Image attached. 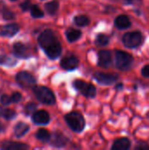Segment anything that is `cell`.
Here are the masks:
<instances>
[{
  "mask_svg": "<svg viewBox=\"0 0 149 150\" xmlns=\"http://www.w3.org/2000/svg\"><path fill=\"white\" fill-rule=\"evenodd\" d=\"M38 41L50 59H55L61 54V46L53 31L46 30L41 33L39 36Z\"/></svg>",
  "mask_w": 149,
  "mask_h": 150,
  "instance_id": "6da1fadb",
  "label": "cell"
},
{
  "mask_svg": "<svg viewBox=\"0 0 149 150\" xmlns=\"http://www.w3.org/2000/svg\"><path fill=\"white\" fill-rule=\"evenodd\" d=\"M65 120L68 127L75 132L80 133L83 130L85 126V121L83 117L76 112H70L65 116Z\"/></svg>",
  "mask_w": 149,
  "mask_h": 150,
  "instance_id": "7a4b0ae2",
  "label": "cell"
},
{
  "mask_svg": "<svg viewBox=\"0 0 149 150\" xmlns=\"http://www.w3.org/2000/svg\"><path fill=\"white\" fill-rule=\"evenodd\" d=\"M33 92L37 99L45 105H54L55 103V97L52 91L44 86H37L33 88Z\"/></svg>",
  "mask_w": 149,
  "mask_h": 150,
  "instance_id": "3957f363",
  "label": "cell"
},
{
  "mask_svg": "<svg viewBox=\"0 0 149 150\" xmlns=\"http://www.w3.org/2000/svg\"><path fill=\"white\" fill-rule=\"evenodd\" d=\"M133 63V58L130 54L124 51L116 52V65L121 70H126L131 68Z\"/></svg>",
  "mask_w": 149,
  "mask_h": 150,
  "instance_id": "277c9868",
  "label": "cell"
},
{
  "mask_svg": "<svg viewBox=\"0 0 149 150\" xmlns=\"http://www.w3.org/2000/svg\"><path fill=\"white\" fill-rule=\"evenodd\" d=\"M73 86L80 93H82L83 96L87 98H93L96 95L97 90L94 85L91 83L83 82L82 80H76L73 83Z\"/></svg>",
  "mask_w": 149,
  "mask_h": 150,
  "instance_id": "5b68a950",
  "label": "cell"
},
{
  "mask_svg": "<svg viewBox=\"0 0 149 150\" xmlns=\"http://www.w3.org/2000/svg\"><path fill=\"white\" fill-rule=\"evenodd\" d=\"M123 42L127 47H137L143 42V36L140 32L127 33L123 36Z\"/></svg>",
  "mask_w": 149,
  "mask_h": 150,
  "instance_id": "8992f818",
  "label": "cell"
},
{
  "mask_svg": "<svg viewBox=\"0 0 149 150\" xmlns=\"http://www.w3.org/2000/svg\"><path fill=\"white\" fill-rule=\"evenodd\" d=\"M17 82L22 88H30L36 83L35 77L28 72H19L17 75Z\"/></svg>",
  "mask_w": 149,
  "mask_h": 150,
  "instance_id": "52a82bcc",
  "label": "cell"
},
{
  "mask_svg": "<svg viewBox=\"0 0 149 150\" xmlns=\"http://www.w3.org/2000/svg\"><path fill=\"white\" fill-rule=\"evenodd\" d=\"M94 79L101 83V84H105V85H109L113 83L114 82H116L119 79V76L118 75H113V74H108V73H102V72H97L94 74L93 76Z\"/></svg>",
  "mask_w": 149,
  "mask_h": 150,
  "instance_id": "ba28073f",
  "label": "cell"
},
{
  "mask_svg": "<svg viewBox=\"0 0 149 150\" xmlns=\"http://www.w3.org/2000/svg\"><path fill=\"white\" fill-rule=\"evenodd\" d=\"M79 64V61L77 59V57L74 56V55H68L65 56L61 61V66L62 67V69H66V70H72L77 68Z\"/></svg>",
  "mask_w": 149,
  "mask_h": 150,
  "instance_id": "9c48e42d",
  "label": "cell"
},
{
  "mask_svg": "<svg viewBox=\"0 0 149 150\" xmlns=\"http://www.w3.org/2000/svg\"><path fill=\"white\" fill-rule=\"evenodd\" d=\"M112 53L108 50H101L98 53V65L103 68H108L112 64Z\"/></svg>",
  "mask_w": 149,
  "mask_h": 150,
  "instance_id": "30bf717a",
  "label": "cell"
},
{
  "mask_svg": "<svg viewBox=\"0 0 149 150\" xmlns=\"http://www.w3.org/2000/svg\"><path fill=\"white\" fill-rule=\"evenodd\" d=\"M32 121L37 125H45L49 122L50 117L46 111H38L32 114Z\"/></svg>",
  "mask_w": 149,
  "mask_h": 150,
  "instance_id": "8fae6325",
  "label": "cell"
},
{
  "mask_svg": "<svg viewBox=\"0 0 149 150\" xmlns=\"http://www.w3.org/2000/svg\"><path fill=\"white\" fill-rule=\"evenodd\" d=\"M19 30V26L17 24H9L0 27V35L11 37L15 35Z\"/></svg>",
  "mask_w": 149,
  "mask_h": 150,
  "instance_id": "7c38bea8",
  "label": "cell"
},
{
  "mask_svg": "<svg viewBox=\"0 0 149 150\" xmlns=\"http://www.w3.org/2000/svg\"><path fill=\"white\" fill-rule=\"evenodd\" d=\"M51 141V144L54 147L57 148H61L63 147L67 144L68 139L60 132H55L50 138Z\"/></svg>",
  "mask_w": 149,
  "mask_h": 150,
  "instance_id": "4fadbf2b",
  "label": "cell"
},
{
  "mask_svg": "<svg viewBox=\"0 0 149 150\" xmlns=\"http://www.w3.org/2000/svg\"><path fill=\"white\" fill-rule=\"evenodd\" d=\"M14 54L19 58H27L30 55L28 48L22 43H15L13 46Z\"/></svg>",
  "mask_w": 149,
  "mask_h": 150,
  "instance_id": "5bb4252c",
  "label": "cell"
},
{
  "mask_svg": "<svg viewBox=\"0 0 149 150\" xmlns=\"http://www.w3.org/2000/svg\"><path fill=\"white\" fill-rule=\"evenodd\" d=\"M1 148L5 150H25L27 149L29 147L26 144L14 142H4L1 145Z\"/></svg>",
  "mask_w": 149,
  "mask_h": 150,
  "instance_id": "9a60e30c",
  "label": "cell"
},
{
  "mask_svg": "<svg viewBox=\"0 0 149 150\" xmlns=\"http://www.w3.org/2000/svg\"><path fill=\"white\" fill-rule=\"evenodd\" d=\"M131 147V142L126 138H121L114 142L112 145V150H127Z\"/></svg>",
  "mask_w": 149,
  "mask_h": 150,
  "instance_id": "2e32d148",
  "label": "cell"
},
{
  "mask_svg": "<svg viewBox=\"0 0 149 150\" xmlns=\"http://www.w3.org/2000/svg\"><path fill=\"white\" fill-rule=\"evenodd\" d=\"M115 25L119 29H126L131 25V21L126 15H119L115 19Z\"/></svg>",
  "mask_w": 149,
  "mask_h": 150,
  "instance_id": "e0dca14e",
  "label": "cell"
},
{
  "mask_svg": "<svg viewBox=\"0 0 149 150\" xmlns=\"http://www.w3.org/2000/svg\"><path fill=\"white\" fill-rule=\"evenodd\" d=\"M29 130V126L24 122H18L15 128H14V134L17 137H22L24 136Z\"/></svg>",
  "mask_w": 149,
  "mask_h": 150,
  "instance_id": "ac0fdd59",
  "label": "cell"
},
{
  "mask_svg": "<svg viewBox=\"0 0 149 150\" xmlns=\"http://www.w3.org/2000/svg\"><path fill=\"white\" fill-rule=\"evenodd\" d=\"M82 35V33L81 31L79 30H76V29H74V28H70V29H68L67 32H66V36H67V39L68 41L70 42H74L76 40H77Z\"/></svg>",
  "mask_w": 149,
  "mask_h": 150,
  "instance_id": "d6986e66",
  "label": "cell"
},
{
  "mask_svg": "<svg viewBox=\"0 0 149 150\" xmlns=\"http://www.w3.org/2000/svg\"><path fill=\"white\" fill-rule=\"evenodd\" d=\"M45 9L48 14L54 15L59 9V2L56 0H54V1H51L49 3H47L45 4Z\"/></svg>",
  "mask_w": 149,
  "mask_h": 150,
  "instance_id": "ffe728a7",
  "label": "cell"
},
{
  "mask_svg": "<svg viewBox=\"0 0 149 150\" xmlns=\"http://www.w3.org/2000/svg\"><path fill=\"white\" fill-rule=\"evenodd\" d=\"M36 137L38 140L41 141V142H47L50 140L51 138V135L49 134V132L44 128H41V129H39L37 134H36Z\"/></svg>",
  "mask_w": 149,
  "mask_h": 150,
  "instance_id": "44dd1931",
  "label": "cell"
},
{
  "mask_svg": "<svg viewBox=\"0 0 149 150\" xmlns=\"http://www.w3.org/2000/svg\"><path fill=\"white\" fill-rule=\"evenodd\" d=\"M75 23L79 25V26H85V25H88L90 24V19L87 16H84V15H79V16H76L74 19Z\"/></svg>",
  "mask_w": 149,
  "mask_h": 150,
  "instance_id": "7402d4cb",
  "label": "cell"
},
{
  "mask_svg": "<svg viewBox=\"0 0 149 150\" xmlns=\"http://www.w3.org/2000/svg\"><path fill=\"white\" fill-rule=\"evenodd\" d=\"M109 43V38L105 34L100 33L97 36L96 39V44L97 46H106Z\"/></svg>",
  "mask_w": 149,
  "mask_h": 150,
  "instance_id": "603a6c76",
  "label": "cell"
},
{
  "mask_svg": "<svg viewBox=\"0 0 149 150\" xmlns=\"http://www.w3.org/2000/svg\"><path fill=\"white\" fill-rule=\"evenodd\" d=\"M31 15L33 18H42L44 13L40 10V8L37 5H32L31 7Z\"/></svg>",
  "mask_w": 149,
  "mask_h": 150,
  "instance_id": "cb8c5ba5",
  "label": "cell"
},
{
  "mask_svg": "<svg viewBox=\"0 0 149 150\" xmlns=\"http://www.w3.org/2000/svg\"><path fill=\"white\" fill-rule=\"evenodd\" d=\"M15 116H16V112L13 110H11V109H5V110H4L3 117L5 118L6 120H11V119L15 118Z\"/></svg>",
  "mask_w": 149,
  "mask_h": 150,
  "instance_id": "d4e9b609",
  "label": "cell"
},
{
  "mask_svg": "<svg viewBox=\"0 0 149 150\" xmlns=\"http://www.w3.org/2000/svg\"><path fill=\"white\" fill-rule=\"evenodd\" d=\"M36 105L34 103H29L26 105L25 106V112L26 114H31L32 112H34V111L36 110Z\"/></svg>",
  "mask_w": 149,
  "mask_h": 150,
  "instance_id": "484cf974",
  "label": "cell"
},
{
  "mask_svg": "<svg viewBox=\"0 0 149 150\" xmlns=\"http://www.w3.org/2000/svg\"><path fill=\"white\" fill-rule=\"evenodd\" d=\"M1 103L4 105H7L9 104H11L12 102V99H11V97H9L8 95L6 94H4L2 97H1Z\"/></svg>",
  "mask_w": 149,
  "mask_h": 150,
  "instance_id": "4316f807",
  "label": "cell"
},
{
  "mask_svg": "<svg viewBox=\"0 0 149 150\" xmlns=\"http://www.w3.org/2000/svg\"><path fill=\"white\" fill-rule=\"evenodd\" d=\"M3 16H4V19H7V20H10V19L14 18V14H13L11 11H9V10H7V9L4 11Z\"/></svg>",
  "mask_w": 149,
  "mask_h": 150,
  "instance_id": "83f0119b",
  "label": "cell"
},
{
  "mask_svg": "<svg viewBox=\"0 0 149 150\" xmlns=\"http://www.w3.org/2000/svg\"><path fill=\"white\" fill-rule=\"evenodd\" d=\"M21 8H22V10L23 11H27V10H29L32 6H31V2H30V0H25V1H24L22 4H21Z\"/></svg>",
  "mask_w": 149,
  "mask_h": 150,
  "instance_id": "f1b7e54d",
  "label": "cell"
},
{
  "mask_svg": "<svg viewBox=\"0 0 149 150\" xmlns=\"http://www.w3.org/2000/svg\"><path fill=\"white\" fill-rule=\"evenodd\" d=\"M22 98V96L19 92H15L12 96H11V99H12V102L14 103H18L21 100Z\"/></svg>",
  "mask_w": 149,
  "mask_h": 150,
  "instance_id": "f546056e",
  "label": "cell"
},
{
  "mask_svg": "<svg viewBox=\"0 0 149 150\" xmlns=\"http://www.w3.org/2000/svg\"><path fill=\"white\" fill-rule=\"evenodd\" d=\"M141 74H142V76H145V77H149V65H146V66L142 69Z\"/></svg>",
  "mask_w": 149,
  "mask_h": 150,
  "instance_id": "4dcf8cb0",
  "label": "cell"
},
{
  "mask_svg": "<svg viewBox=\"0 0 149 150\" xmlns=\"http://www.w3.org/2000/svg\"><path fill=\"white\" fill-rule=\"evenodd\" d=\"M136 149H141V150H145L149 149V146L147 143H140L137 147Z\"/></svg>",
  "mask_w": 149,
  "mask_h": 150,
  "instance_id": "1f68e13d",
  "label": "cell"
},
{
  "mask_svg": "<svg viewBox=\"0 0 149 150\" xmlns=\"http://www.w3.org/2000/svg\"><path fill=\"white\" fill-rule=\"evenodd\" d=\"M121 1H124L127 4H133V3H135L136 0H121Z\"/></svg>",
  "mask_w": 149,
  "mask_h": 150,
  "instance_id": "d6a6232c",
  "label": "cell"
},
{
  "mask_svg": "<svg viewBox=\"0 0 149 150\" xmlns=\"http://www.w3.org/2000/svg\"><path fill=\"white\" fill-rule=\"evenodd\" d=\"M4 125L0 122V133H1V132H3V131H4Z\"/></svg>",
  "mask_w": 149,
  "mask_h": 150,
  "instance_id": "836d02e7",
  "label": "cell"
},
{
  "mask_svg": "<svg viewBox=\"0 0 149 150\" xmlns=\"http://www.w3.org/2000/svg\"><path fill=\"white\" fill-rule=\"evenodd\" d=\"M3 112H4V110H3V108L0 107V116H3Z\"/></svg>",
  "mask_w": 149,
  "mask_h": 150,
  "instance_id": "e575fe53",
  "label": "cell"
},
{
  "mask_svg": "<svg viewBox=\"0 0 149 150\" xmlns=\"http://www.w3.org/2000/svg\"><path fill=\"white\" fill-rule=\"evenodd\" d=\"M11 1H16V0H11Z\"/></svg>",
  "mask_w": 149,
  "mask_h": 150,
  "instance_id": "d590c367",
  "label": "cell"
}]
</instances>
